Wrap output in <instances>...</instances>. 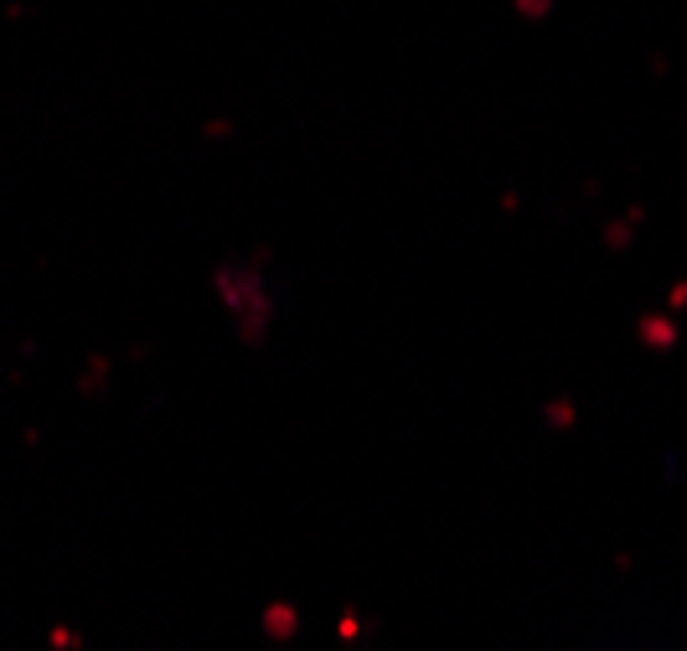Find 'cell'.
Segmentation results:
<instances>
[{"label":"cell","instance_id":"6da1fadb","mask_svg":"<svg viewBox=\"0 0 687 651\" xmlns=\"http://www.w3.org/2000/svg\"><path fill=\"white\" fill-rule=\"evenodd\" d=\"M269 636H295V610H269Z\"/></svg>","mask_w":687,"mask_h":651},{"label":"cell","instance_id":"7a4b0ae2","mask_svg":"<svg viewBox=\"0 0 687 651\" xmlns=\"http://www.w3.org/2000/svg\"><path fill=\"white\" fill-rule=\"evenodd\" d=\"M47 641H52V647H57V651H73V647H84V636H78V631H67V626H52V636H47Z\"/></svg>","mask_w":687,"mask_h":651}]
</instances>
